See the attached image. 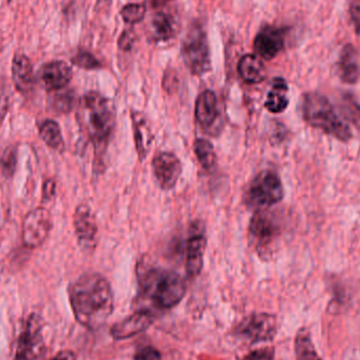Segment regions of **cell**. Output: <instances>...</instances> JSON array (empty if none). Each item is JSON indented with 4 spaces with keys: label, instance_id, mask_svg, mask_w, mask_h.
Returning <instances> with one entry per match:
<instances>
[{
    "label": "cell",
    "instance_id": "16",
    "mask_svg": "<svg viewBox=\"0 0 360 360\" xmlns=\"http://www.w3.org/2000/svg\"><path fill=\"white\" fill-rule=\"evenodd\" d=\"M131 120H132L137 154L143 160L151 150L152 143H153V132H152L151 126H150L147 117L141 112L132 111Z\"/></svg>",
    "mask_w": 360,
    "mask_h": 360
},
{
    "label": "cell",
    "instance_id": "20",
    "mask_svg": "<svg viewBox=\"0 0 360 360\" xmlns=\"http://www.w3.org/2000/svg\"><path fill=\"white\" fill-rule=\"evenodd\" d=\"M288 93H289V88H288L287 82L283 78H275L264 103L266 109L271 113H283L289 105Z\"/></svg>",
    "mask_w": 360,
    "mask_h": 360
},
{
    "label": "cell",
    "instance_id": "37",
    "mask_svg": "<svg viewBox=\"0 0 360 360\" xmlns=\"http://www.w3.org/2000/svg\"><path fill=\"white\" fill-rule=\"evenodd\" d=\"M50 360H76V355L72 351H61Z\"/></svg>",
    "mask_w": 360,
    "mask_h": 360
},
{
    "label": "cell",
    "instance_id": "32",
    "mask_svg": "<svg viewBox=\"0 0 360 360\" xmlns=\"http://www.w3.org/2000/svg\"><path fill=\"white\" fill-rule=\"evenodd\" d=\"M15 167H16V158H15L14 151L6 152L2 160V169L4 174L12 175L14 173Z\"/></svg>",
    "mask_w": 360,
    "mask_h": 360
},
{
    "label": "cell",
    "instance_id": "3",
    "mask_svg": "<svg viewBox=\"0 0 360 360\" xmlns=\"http://www.w3.org/2000/svg\"><path fill=\"white\" fill-rule=\"evenodd\" d=\"M302 115L313 128L319 129L340 141H349L352 137L348 124L336 114L333 105L323 95L310 92L302 98Z\"/></svg>",
    "mask_w": 360,
    "mask_h": 360
},
{
    "label": "cell",
    "instance_id": "1",
    "mask_svg": "<svg viewBox=\"0 0 360 360\" xmlns=\"http://www.w3.org/2000/svg\"><path fill=\"white\" fill-rule=\"evenodd\" d=\"M69 297L76 321L88 329H98L113 312L111 285L101 275L80 277L70 287Z\"/></svg>",
    "mask_w": 360,
    "mask_h": 360
},
{
    "label": "cell",
    "instance_id": "9",
    "mask_svg": "<svg viewBox=\"0 0 360 360\" xmlns=\"http://www.w3.org/2000/svg\"><path fill=\"white\" fill-rule=\"evenodd\" d=\"M250 236L260 253L266 254L269 247L277 238L279 226L272 213L259 210L250 224Z\"/></svg>",
    "mask_w": 360,
    "mask_h": 360
},
{
    "label": "cell",
    "instance_id": "15",
    "mask_svg": "<svg viewBox=\"0 0 360 360\" xmlns=\"http://www.w3.org/2000/svg\"><path fill=\"white\" fill-rule=\"evenodd\" d=\"M153 321L154 316L150 311H137L124 321L115 323L110 332L112 338L117 340H124L143 333V331L149 329Z\"/></svg>",
    "mask_w": 360,
    "mask_h": 360
},
{
    "label": "cell",
    "instance_id": "10",
    "mask_svg": "<svg viewBox=\"0 0 360 360\" xmlns=\"http://www.w3.org/2000/svg\"><path fill=\"white\" fill-rule=\"evenodd\" d=\"M74 228L78 245L84 252H93L97 245L96 217L89 205H80L74 213Z\"/></svg>",
    "mask_w": 360,
    "mask_h": 360
},
{
    "label": "cell",
    "instance_id": "6",
    "mask_svg": "<svg viewBox=\"0 0 360 360\" xmlns=\"http://www.w3.org/2000/svg\"><path fill=\"white\" fill-rule=\"evenodd\" d=\"M182 57L191 73L201 76L211 70V55L207 34L194 25L186 34L182 44Z\"/></svg>",
    "mask_w": 360,
    "mask_h": 360
},
{
    "label": "cell",
    "instance_id": "18",
    "mask_svg": "<svg viewBox=\"0 0 360 360\" xmlns=\"http://www.w3.org/2000/svg\"><path fill=\"white\" fill-rule=\"evenodd\" d=\"M207 239L202 234H195L188 239L186 245V271L191 278L198 276L203 266Z\"/></svg>",
    "mask_w": 360,
    "mask_h": 360
},
{
    "label": "cell",
    "instance_id": "30",
    "mask_svg": "<svg viewBox=\"0 0 360 360\" xmlns=\"http://www.w3.org/2000/svg\"><path fill=\"white\" fill-rule=\"evenodd\" d=\"M134 360H162V354L153 347H145L137 351Z\"/></svg>",
    "mask_w": 360,
    "mask_h": 360
},
{
    "label": "cell",
    "instance_id": "35",
    "mask_svg": "<svg viewBox=\"0 0 360 360\" xmlns=\"http://www.w3.org/2000/svg\"><path fill=\"white\" fill-rule=\"evenodd\" d=\"M8 97L4 91L0 90V126L8 113Z\"/></svg>",
    "mask_w": 360,
    "mask_h": 360
},
{
    "label": "cell",
    "instance_id": "39",
    "mask_svg": "<svg viewBox=\"0 0 360 360\" xmlns=\"http://www.w3.org/2000/svg\"><path fill=\"white\" fill-rule=\"evenodd\" d=\"M160 1L166 2V1H168V0H160Z\"/></svg>",
    "mask_w": 360,
    "mask_h": 360
},
{
    "label": "cell",
    "instance_id": "33",
    "mask_svg": "<svg viewBox=\"0 0 360 360\" xmlns=\"http://www.w3.org/2000/svg\"><path fill=\"white\" fill-rule=\"evenodd\" d=\"M350 15L355 31L360 36V0H351Z\"/></svg>",
    "mask_w": 360,
    "mask_h": 360
},
{
    "label": "cell",
    "instance_id": "25",
    "mask_svg": "<svg viewBox=\"0 0 360 360\" xmlns=\"http://www.w3.org/2000/svg\"><path fill=\"white\" fill-rule=\"evenodd\" d=\"M194 152L199 164L205 169H212L216 164V154L213 145L205 139H196Z\"/></svg>",
    "mask_w": 360,
    "mask_h": 360
},
{
    "label": "cell",
    "instance_id": "11",
    "mask_svg": "<svg viewBox=\"0 0 360 360\" xmlns=\"http://www.w3.org/2000/svg\"><path fill=\"white\" fill-rule=\"evenodd\" d=\"M195 114L203 130L214 134L221 127L222 116L215 93L203 91L196 101Z\"/></svg>",
    "mask_w": 360,
    "mask_h": 360
},
{
    "label": "cell",
    "instance_id": "21",
    "mask_svg": "<svg viewBox=\"0 0 360 360\" xmlns=\"http://www.w3.org/2000/svg\"><path fill=\"white\" fill-rule=\"evenodd\" d=\"M240 77L248 84H259L266 78V68L258 56L253 54L245 55L238 63Z\"/></svg>",
    "mask_w": 360,
    "mask_h": 360
},
{
    "label": "cell",
    "instance_id": "36",
    "mask_svg": "<svg viewBox=\"0 0 360 360\" xmlns=\"http://www.w3.org/2000/svg\"><path fill=\"white\" fill-rule=\"evenodd\" d=\"M55 194V182L53 180H48L44 186V201L52 198Z\"/></svg>",
    "mask_w": 360,
    "mask_h": 360
},
{
    "label": "cell",
    "instance_id": "5",
    "mask_svg": "<svg viewBox=\"0 0 360 360\" xmlns=\"http://www.w3.org/2000/svg\"><path fill=\"white\" fill-rule=\"evenodd\" d=\"M283 198V186L276 173L264 171L250 184L245 194L248 207L257 211L271 207Z\"/></svg>",
    "mask_w": 360,
    "mask_h": 360
},
{
    "label": "cell",
    "instance_id": "24",
    "mask_svg": "<svg viewBox=\"0 0 360 360\" xmlns=\"http://www.w3.org/2000/svg\"><path fill=\"white\" fill-rule=\"evenodd\" d=\"M39 135L44 143L55 151H63L65 148L60 127L54 120H46L40 124Z\"/></svg>",
    "mask_w": 360,
    "mask_h": 360
},
{
    "label": "cell",
    "instance_id": "7",
    "mask_svg": "<svg viewBox=\"0 0 360 360\" xmlns=\"http://www.w3.org/2000/svg\"><path fill=\"white\" fill-rule=\"evenodd\" d=\"M237 331L251 344L271 342L277 333L276 316L268 313L250 315L239 323Z\"/></svg>",
    "mask_w": 360,
    "mask_h": 360
},
{
    "label": "cell",
    "instance_id": "27",
    "mask_svg": "<svg viewBox=\"0 0 360 360\" xmlns=\"http://www.w3.org/2000/svg\"><path fill=\"white\" fill-rule=\"evenodd\" d=\"M146 6L141 4H127L122 10V16L126 22L133 25V23L141 22L146 15Z\"/></svg>",
    "mask_w": 360,
    "mask_h": 360
},
{
    "label": "cell",
    "instance_id": "17",
    "mask_svg": "<svg viewBox=\"0 0 360 360\" xmlns=\"http://www.w3.org/2000/svg\"><path fill=\"white\" fill-rule=\"evenodd\" d=\"M338 74L345 84H354L360 78V57L353 44H346L340 53Z\"/></svg>",
    "mask_w": 360,
    "mask_h": 360
},
{
    "label": "cell",
    "instance_id": "22",
    "mask_svg": "<svg viewBox=\"0 0 360 360\" xmlns=\"http://www.w3.org/2000/svg\"><path fill=\"white\" fill-rule=\"evenodd\" d=\"M295 355L296 360H321L317 354L310 332L306 328H302L296 335Z\"/></svg>",
    "mask_w": 360,
    "mask_h": 360
},
{
    "label": "cell",
    "instance_id": "8",
    "mask_svg": "<svg viewBox=\"0 0 360 360\" xmlns=\"http://www.w3.org/2000/svg\"><path fill=\"white\" fill-rule=\"evenodd\" d=\"M52 229L50 213L44 207H37L25 216L22 224V241L25 247L37 249L44 245Z\"/></svg>",
    "mask_w": 360,
    "mask_h": 360
},
{
    "label": "cell",
    "instance_id": "19",
    "mask_svg": "<svg viewBox=\"0 0 360 360\" xmlns=\"http://www.w3.org/2000/svg\"><path fill=\"white\" fill-rule=\"evenodd\" d=\"M12 79L18 92L25 94L34 86L33 65L25 54L15 55L12 61Z\"/></svg>",
    "mask_w": 360,
    "mask_h": 360
},
{
    "label": "cell",
    "instance_id": "14",
    "mask_svg": "<svg viewBox=\"0 0 360 360\" xmlns=\"http://www.w3.org/2000/svg\"><path fill=\"white\" fill-rule=\"evenodd\" d=\"M73 77V71L69 63L63 60L44 63L39 71V79L48 91L65 89Z\"/></svg>",
    "mask_w": 360,
    "mask_h": 360
},
{
    "label": "cell",
    "instance_id": "4",
    "mask_svg": "<svg viewBox=\"0 0 360 360\" xmlns=\"http://www.w3.org/2000/svg\"><path fill=\"white\" fill-rule=\"evenodd\" d=\"M146 294L162 309L177 306L186 295V281L177 273L166 270H150L143 279Z\"/></svg>",
    "mask_w": 360,
    "mask_h": 360
},
{
    "label": "cell",
    "instance_id": "26",
    "mask_svg": "<svg viewBox=\"0 0 360 360\" xmlns=\"http://www.w3.org/2000/svg\"><path fill=\"white\" fill-rule=\"evenodd\" d=\"M342 111L350 122L360 130V105L351 95H346L342 99Z\"/></svg>",
    "mask_w": 360,
    "mask_h": 360
},
{
    "label": "cell",
    "instance_id": "23",
    "mask_svg": "<svg viewBox=\"0 0 360 360\" xmlns=\"http://www.w3.org/2000/svg\"><path fill=\"white\" fill-rule=\"evenodd\" d=\"M152 31L158 41H167L175 35L174 19L171 15L160 12L154 15L152 20Z\"/></svg>",
    "mask_w": 360,
    "mask_h": 360
},
{
    "label": "cell",
    "instance_id": "34",
    "mask_svg": "<svg viewBox=\"0 0 360 360\" xmlns=\"http://www.w3.org/2000/svg\"><path fill=\"white\" fill-rule=\"evenodd\" d=\"M135 42V35L133 31H126L120 36L118 46L122 50L129 51L132 49L133 44Z\"/></svg>",
    "mask_w": 360,
    "mask_h": 360
},
{
    "label": "cell",
    "instance_id": "29",
    "mask_svg": "<svg viewBox=\"0 0 360 360\" xmlns=\"http://www.w3.org/2000/svg\"><path fill=\"white\" fill-rule=\"evenodd\" d=\"M74 105V96L71 93L65 92L57 94L53 101V107L57 112L68 113Z\"/></svg>",
    "mask_w": 360,
    "mask_h": 360
},
{
    "label": "cell",
    "instance_id": "28",
    "mask_svg": "<svg viewBox=\"0 0 360 360\" xmlns=\"http://www.w3.org/2000/svg\"><path fill=\"white\" fill-rule=\"evenodd\" d=\"M72 61H73L74 65H78V67L82 68V69L94 70L101 68L99 61L92 54H90L89 52H84V51L78 52L73 57Z\"/></svg>",
    "mask_w": 360,
    "mask_h": 360
},
{
    "label": "cell",
    "instance_id": "13",
    "mask_svg": "<svg viewBox=\"0 0 360 360\" xmlns=\"http://www.w3.org/2000/svg\"><path fill=\"white\" fill-rule=\"evenodd\" d=\"M285 32L281 27L266 25L254 40V49L262 58L271 60L285 48Z\"/></svg>",
    "mask_w": 360,
    "mask_h": 360
},
{
    "label": "cell",
    "instance_id": "12",
    "mask_svg": "<svg viewBox=\"0 0 360 360\" xmlns=\"http://www.w3.org/2000/svg\"><path fill=\"white\" fill-rule=\"evenodd\" d=\"M154 176L164 190L174 188L181 174V164L174 154L162 152L158 154L152 162Z\"/></svg>",
    "mask_w": 360,
    "mask_h": 360
},
{
    "label": "cell",
    "instance_id": "38",
    "mask_svg": "<svg viewBox=\"0 0 360 360\" xmlns=\"http://www.w3.org/2000/svg\"><path fill=\"white\" fill-rule=\"evenodd\" d=\"M12 360H27V359H23V357L18 356V355L15 354L14 359H13Z\"/></svg>",
    "mask_w": 360,
    "mask_h": 360
},
{
    "label": "cell",
    "instance_id": "2",
    "mask_svg": "<svg viewBox=\"0 0 360 360\" xmlns=\"http://www.w3.org/2000/svg\"><path fill=\"white\" fill-rule=\"evenodd\" d=\"M78 122L95 148L96 158L103 155L116 124L114 103L97 92L84 95L78 108Z\"/></svg>",
    "mask_w": 360,
    "mask_h": 360
},
{
    "label": "cell",
    "instance_id": "31",
    "mask_svg": "<svg viewBox=\"0 0 360 360\" xmlns=\"http://www.w3.org/2000/svg\"><path fill=\"white\" fill-rule=\"evenodd\" d=\"M245 360H274V350L271 348L259 349L250 353Z\"/></svg>",
    "mask_w": 360,
    "mask_h": 360
}]
</instances>
